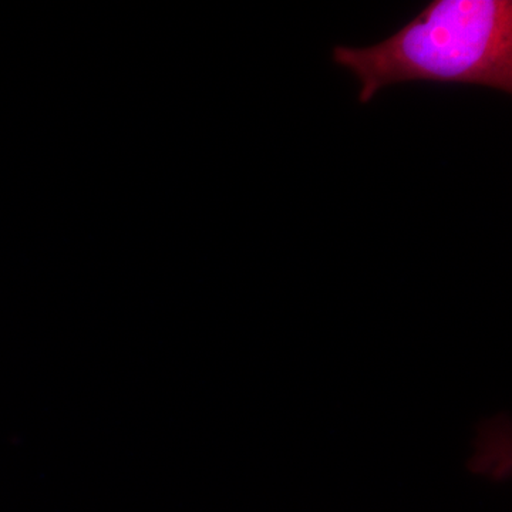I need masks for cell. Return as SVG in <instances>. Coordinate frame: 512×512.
<instances>
[{
    "label": "cell",
    "instance_id": "cell-1",
    "mask_svg": "<svg viewBox=\"0 0 512 512\" xmlns=\"http://www.w3.org/2000/svg\"><path fill=\"white\" fill-rule=\"evenodd\" d=\"M333 62L359 80L360 103L392 84H473L512 93L511 0H434L375 46H336Z\"/></svg>",
    "mask_w": 512,
    "mask_h": 512
}]
</instances>
